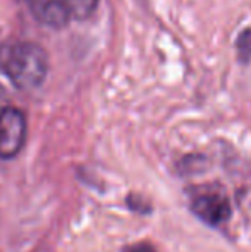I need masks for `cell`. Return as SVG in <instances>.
Segmentation results:
<instances>
[{
	"label": "cell",
	"instance_id": "3",
	"mask_svg": "<svg viewBox=\"0 0 251 252\" xmlns=\"http://www.w3.org/2000/svg\"><path fill=\"white\" fill-rule=\"evenodd\" d=\"M191 208L201 221L212 226L224 225L231 216V204H229L227 197L222 196L220 192L200 194V196L194 197Z\"/></svg>",
	"mask_w": 251,
	"mask_h": 252
},
{
	"label": "cell",
	"instance_id": "5",
	"mask_svg": "<svg viewBox=\"0 0 251 252\" xmlns=\"http://www.w3.org/2000/svg\"><path fill=\"white\" fill-rule=\"evenodd\" d=\"M74 19H88L95 12L98 0H64Z\"/></svg>",
	"mask_w": 251,
	"mask_h": 252
},
{
	"label": "cell",
	"instance_id": "7",
	"mask_svg": "<svg viewBox=\"0 0 251 252\" xmlns=\"http://www.w3.org/2000/svg\"><path fill=\"white\" fill-rule=\"evenodd\" d=\"M131 252H153L150 249V247H146V246H141V247H134Z\"/></svg>",
	"mask_w": 251,
	"mask_h": 252
},
{
	"label": "cell",
	"instance_id": "2",
	"mask_svg": "<svg viewBox=\"0 0 251 252\" xmlns=\"http://www.w3.org/2000/svg\"><path fill=\"white\" fill-rule=\"evenodd\" d=\"M26 119L14 106H5L0 112V158L10 159L24 146Z\"/></svg>",
	"mask_w": 251,
	"mask_h": 252
},
{
	"label": "cell",
	"instance_id": "1",
	"mask_svg": "<svg viewBox=\"0 0 251 252\" xmlns=\"http://www.w3.org/2000/svg\"><path fill=\"white\" fill-rule=\"evenodd\" d=\"M48 53L36 43L17 41L0 47V70L19 90H33L48 74Z\"/></svg>",
	"mask_w": 251,
	"mask_h": 252
},
{
	"label": "cell",
	"instance_id": "4",
	"mask_svg": "<svg viewBox=\"0 0 251 252\" xmlns=\"http://www.w3.org/2000/svg\"><path fill=\"white\" fill-rule=\"evenodd\" d=\"M28 5L35 19L52 30H61L72 17L64 0H31Z\"/></svg>",
	"mask_w": 251,
	"mask_h": 252
},
{
	"label": "cell",
	"instance_id": "8",
	"mask_svg": "<svg viewBox=\"0 0 251 252\" xmlns=\"http://www.w3.org/2000/svg\"><path fill=\"white\" fill-rule=\"evenodd\" d=\"M24 2H31V0H24Z\"/></svg>",
	"mask_w": 251,
	"mask_h": 252
},
{
	"label": "cell",
	"instance_id": "6",
	"mask_svg": "<svg viewBox=\"0 0 251 252\" xmlns=\"http://www.w3.org/2000/svg\"><path fill=\"white\" fill-rule=\"evenodd\" d=\"M236 50H238V60L241 63L251 62V28H246L238 34L236 40Z\"/></svg>",
	"mask_w": 251,
	"mask_h": 252
}]
</instances>
